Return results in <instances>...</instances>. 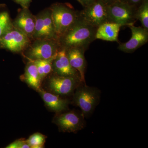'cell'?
I'll return each instance as SVG.
<instances>
[{
    "label": "cell",
    "mask_w": 148,
    "mask_h": 148,
    "mask_svg": "<svg viewBox=\"0 0 148 148\" xmlns=\"http://www.w3.org/2000/svg\"><path fill=\"white\" fill-rule=\"evenodd\" d=\"M13 22L8 12L4 10L0 12V38L13 29Z\"/></svg>",
    "instance_id": "d6986e66"
},
{
    "label": "cell",
    "mask_w": 148,
    "mask_h": 148,
    "mask_svg": "<svg viewBox=\"0 0 148 148\" xmlns=\"http://www.w3.org/2000/svg\"><path fill=\"white\" fill-rule=\"evenodd\" d=\"M123 24L107 21L101 24L96 29L95 40L99 39L109 42L119 43V34Z\"/></svg>",
    "instance_id": "9a60e30c"
},
{
    "label": "cell",
    "mask_w": 148,
    "mask_h": 148,
    "mask_svg": "<svg viewBox=\"0 0 148 148\" xmlns=\"http://www.w3.org/2000/svg\"><path fill=\"white\" fill-rule=\"evenodd\" d=\"M56 54L53 57L48 58V59L41 60L42 64L45 77L49 74H50L51 72L53 71L52 64H53V61L56 56Z\"/></svg>",
    "instance_id": "44dd1931"
},
{
    "label": "cell",
    "mask_w": 148,
    "mask_h": 148,
    "mask_svg": "<svg viewBox=\"0 0 148 148\" xmlns=\"http://www.w3.org/2000/svg\"><path fill=\"white\" fill-rule=\"evenodd\" d=\"M49 8L58 40L76 21L79 12L75 10L69 3H54Z\"/></svg>",
    "instance_id": "7a4b0ae2"
},
{
    "label": "cell",
    "mask_w": 148,
    "mask_h": 148,
    "mask_svg": "<svg viewBox=\"0 0 148 148\" xmlns=\"http://www.w3.org/2000/svg\"><path fill=\"white\" fill-rule=\"evenodd\" d=\"M77 1H78V0H77Z\"/></svg>",
    "instance_id": "4316f807"
},
{
    "label": "cell",
    "mask_w": 148,
    "mask_h": 148,
    "mask_svg": "<svg viewBox=\"0 0 148 148\" xmlns=\"http://www.w3.org/2000/svg\"><path fill=\"white\" fill-rule=\"evenodd\" d=\"M45 105L50 110L60 113L68 108L69 102L55 93L47 92L42 88L38 90Z\"/></svg>",
    "instance_id": "2e32d148"
},
{
    "label": "cell",
    "mask_w": 148,
    "mask_h": 148,
    "mask_svg": "<svg viewBox=\"0 0 148 148\" xmlns=\"http://www.w3.org/2000/svg\"><path fill=\"white\" fill-rule=\"evenodd\" d=\"M66 50L71 66L77 71L80 77L81 81L85 84V74L86 62L84 53L86 50L80 48H71Z\"/></svg>",
    "instance_id": "5bb4252c"
},
{
    "label": "cell",
    "mask_w": 148,
    "mask_h": 148,
    "mask_svg": "<svg viewBox=\"0 0 148 148\" xmlns=\"http://www.w3.org/2000/svg\"><path fill=\"white\" fill-rule=\"evenodd\" d=\"M132 32V36L126 42L119 43L118 49L126 53H132L145 45L148 41V30L143 27L129 26Z\"/></svg>",
    "instance_id": "8fae6325"
},
{
    "label": "cell",
    "mask_w": 148,
    "mask_h": 148,
    "mask_svg": "<svg viewBox=\"0 0 148 148\" xmlns=\"http://www.w3.org/2000/svg\"><path fill=\"white\" fill-rule=\"evenodd\" d=\"M79 15L88 24L96 28L108 21L107 5L103 0H95L84 7Z\"/></svg>",
    "instance_id": "8992f818"
},
{
    "label": "cell",
    "mask_w": 148,
    "mask_h": 148,
    "mask_svg": "<svg viewBox=\"0 0 148 148\" xmlns=\"http://www.w3.org/2000/svg\"><path fill=\"white\" fill-rule=\"evenodd\" d=\"M137 8L120 0H116L107 5L108 21L127 27L134 25Z\"/></svg>",
    "instance_id": "5b68a950"
},
{
    "label": "cell",
    "mask_w": 148,
    "mask_h": 148,
    "mask_svg": "<svg viewBox=\"0 0 148 148\" xmlns=\"http://www.w3.org/2000/svg\"><path fill=\"white\" fill-rule=\"evenodd\" d=\"M61 49L57 39H35L23 51L28 60H44L55 55Z\"/></svg>",
    "instance_id": "277c9868"
},
{
    "label": "cell",
    "mask_w": 148,
    "mask_h": 148,
    "mask_svg": "<svg viewBox=\"0 0 148 148\" xmlns=\"http://www.w3.org/2000/svg\"><path fill=\"white\" fill-rule=\"evenodd\" d=\"M26 142V140H16L13 143H11L7 146L6 148H21L23 144Z\"/></svg>",
    "instance_id": "7402d4cb"
},
{
    "label": "cell",
    "mask_w": 148,
    "mask_h": 148,
    "mask_svg": "<svg viewBox=\"0 0 148 148\" xmlns=\"http://www.w3.org/2000/svg\"><path fill=\"white\" fill-rule=\"evenodd\" d=\"M58 114L54 118V123L61 132L76 133L85 127V117L82 113L71 111Z\"/></svg>",
    "instance_id": "9c48e42d"
},
{
    "label": "cell",
    "mask_w": 148,
    "mask_h": 148,
    "mask_svg": "<svg viewBox=\"0 0 148 148\" xmlns=\"http://www.w3.org/2000/svg\"><path fill=\"white\" fill-rule=\"evenodd\" d=\"M46 137L41 133H34L31 135L27 140V143L32 148H40L43 147L45 142Z\"/></svg>",
    "instance_id": "ffe728a7"
},
{
    "label": "cell",
    "mask_w": 148,
    "mask_h": 148,
    "mask_svg": "<svg viewBox=\"0 0 148 148\" xmlns=\"http://www.w3.org/2000/svg\"><path fill=\"white\" fill-rule=\"evenodd\" d=\"M12 22L14 27L23 32L32 40H33L36 25V16L29 8H22Z\"/></svg>",
    "instance_id": "7c38bea8"
},
{
    "label": "cell",
    "mask_w": 148,
    "mask_h": 148,
    "mask_svg": "<svg viewBox=\"0 0 148 148\" xmlns=\"http://www.w3.org/2000/svg\"><path fill=\"white\" fill-rule=\"evenodd\" d=\"M29 61L26 66L23 78L29 86L38 91L40 88L41 82L36 65L32 61Z\"/></svg>",
    "instance_id": "e0dca14e"
},
{
    "label": "cell",
    "mask_w": 148,
    "mask_h": 148,
    "mask_svg": "<svg viewBox=\"0 0 148 148\" xmlns=\"http://www.w3.org/2000/svg\"><path fill=\"white\" fill-rule=\"evenodd\" d=\"M35 16L36 25L32 40L45 39L57 40L49 8L41 11Z\"/></svg>",
    "instance_id": "ba28073f"
},
{
    "label": "cell",
    "mask_w": 148,
    "mask_h": 148,
    "mask_svg": "<svg viewBox=\"0 0 148 148\" xmlns=\"http://www.w3.org/2000/svg\"><path fill=\"white\" fill-rule=\"evenodd\" d=\"M52 69L55 74L58 75L80 79L78 72L71 66L65 49H61L57 52L53 61Z\"/></svg>",
    "instance_id": "4fadbf2b"
},
{
    "label": "cell",
    "mask_w": 148,
    "mask_h": 148,
    "mask_svg": "<svg viewBox=\"0 0 148 148\" xmlns=\"http://www.w3.org/2000/svg\"><path fill=\"white\" fill-rule=\"evenodd\" d=\"M16 3L21 6V7L29 8L32 0H13Z\"/></svg>",
    "instance_id": "603a6c76"
},
{
    "label": "cell",
    "mask_w": 148,
    "mask_h": 148,
    "mask_svg": "<svg viewBox=\"0 0 148 148\" xmlns=\"http://www.w3.org/2000/svg\"><path fill=\"white\" fill-rule=\"evenodd\" d=\"M96 29L88 24L79 15L71 27L58 38L60 48L65 49L80 48L87 50L95 40Z\"/></svg>",
    "instance_id": "6da1fadb"
},
{
    "label": "cell",
    "mask_w": 148,
    "mask_h": 148,
    "mask_svg": "<svg viewBox=\"0 0 148 148\" xmlns=\"http://www.w3.org/2000/svg\"><path fill=\"white\" fill-rule=\"evenodd\" d=\"M135 18L141 22L142 27L148 30V0H143L137 8Z\"/></svg>",
    "instance_id": "ac0fdd59"
},
{
    "label": "cell",
    "mask_w": 148,
    "mask_h": 148,
    "mask_svg": "<svg viewBox=\"0 0 148 148\" xmlns=\"http://www.w3.org/2000/svg\"><path fill=\"white\" fill-rule=\"evenodd\" d=\"M120 1L127 3L130 5H132L137 8L143 1V0H120Z\"/></svg>",
    "instance_id": "cb8c5ba5"
},
{
    "label": "cell",
    "mask_w": 148,
    "mask_h": 148,
    "mask_svg": "<svg viewBox=\"0 0 148 148\" xmlns=\"http://www.w3.org/2000/svg\"><path fill=\"white\" fill-rule=\"evenodd\" d=\"M103 1L106 4L108 5L109 4H110L111 3L113 2L116 0H103Z\"/></svg>",
    "instance_id": "484cf974"
},
{
    "label": "cell",
    "mask_w": 148,
    "mask_h": 148,
    "mask_svg": "<svg viewBox=\"0 0 148 148\" xmlns=\"http://www.w3.org/2000/svg\"><path fill=\"white\" fill-rule=\"evenodd\" d=\"M95 1V0H78V2L84 7L90 4Z\"/></svg>",
    "instance_id": "d4e9b609"
},
{
    "label": "cell",
    "mask_w": 148,
    "mask_h": 148,
    "mask_svg": "<svg viewBox=\"0 0 148 148\" xmlns=\"http://www.w3.org/2000/svg\"><path fill=\"white\" fill-rule=\"evenodd\" d=\"M32 40L18 29H13L0 38V48L14 53H23Z\"/></svg>",
    "instance_id": "52a82bcc"
},
{
    "label": "cell",
    "mask_w": 148,
    "mask_h": 148,
    "mask_svg": "<svg viewBox=\"0 0 148 148\" xmlns=\"http://www.w3.org/2000/svg\"><path fill=\"white\" fill-rule=\"evenodd\" d=\"M81 82H82L79 78L55 74L49 78L48 83L49 88L53 93L59 95H66L73 92Z\"/></svg>",
    "instance_id": "30bf717a"
},
{
    "label": "cell",
    "mask_w": 148,
    "mask_h": 148,
    "mask_svg": "<svg viewBox=\"0 0 148 148\" xmlns=\"http://www.w3.org/2000/svg\"><path fill=\"white\" fill-rule=\"evenodd\" d=\"M101 91L97 88L90 87L84 84L77 88L74 95L73 101L81 110L85 118L92 114L99 104Z\"/></svg>",
    "instance_id": "3957f363"
}]
</instances>
